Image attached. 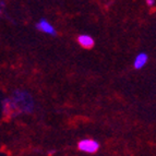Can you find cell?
<instances>
[{"instance_id": "cell-1", "label": "cell", "mask_w": 156, "mask_h": 156, "mask_svg": "<svg viewBox=\"0 0 156 156\" xmlns=\"http://www.w3.org/2000/svg\"><path fill=\"white\" fill-rule=\"evenodd\" d=\"M18 116L24 114H32L35 109V101L30 92L23 89H16L10 96Z\"/></svg>"}, {"instance_id": "cell-2", "label": "cell", "mask_w": 156, "mask_h": 156, "mask_svg": "<svg viewBox=\"0 0 156 156\" xmlns=\"http://www.w3.org/2000/svg\"><path fill=\"white\" fill-rule=\"evenodd\" d=\"M99 142L95 139L84 138L78 142V150L84 154H95L99 151Z\"/></svg>"}, {"instance_id": "cell-3", "label": "cell", "mask_w": 156, "mask_h": 156, "mask_svg": "<svg viewBox=\"0 0 156 156\" xmlns=\"http://www.w3.org/2000/svg\"><path fill=\"white\" fill-rule=\"evenodd\" d=\"M35 27L38 32L45 34V35H48V36H56L57 35V30L54 26V24H51L45 18L39 19L35 24Z\"/></svg>"}, {"instance_id": "cell-4", "label": "cell", "mask_w": 156, "mask_h": 156, "mask_svg": "<svg viewBox=\"0 0 156 156\" xmlns=\"http://www.w3.org/2000/svg\"><path fill=\"white\" fill-rule=\"evenodd\" d=\"M1 112H2V116L7 119H13V118L18 117V114H16L10 96L5 97L1 101Z\"/></svg>"}, {"instance_id": "cell-5", "label": "cell", "mask_w": 156, "mask_h": 156, "mask_svg": "<svg viewBox=\"0 0 156 156\" xmlns=\"http://www.w3.org/2000/svg\"><path fill=\"white\" fill-rule=\"evenodd\" d=\"M76 41H78V44L81 47L85 48V49H91V48L94 47V45H95L94 38L91 35H89V34H80L76 37Z\"/></svg>"}, {"instance_id": "cell-6", "label": "cell", "mask_w": 156, "mask_h": 156, "mask_svg": "<svg viewBox=\"0 0 156 156\" xmlns=\"http://www.w3.org/2000/svg\"><path fill=\"white\" fill-rule=\"evenodd\" d=\"M148 61V55L146 52H139L138 55L135 56L134 60H133V68L135 70H141L146 66Z\"/></svg>"}, {"instance_id": "cell-7", "label": "cell", "mask_w": 156, "mask_h": 156, "mask_svg": "<svg viewBox=\"0 0 156 156\" xmlns=\"http://www.w3.org/2000/svg\"><path fill=\"white\" fill-rule=\"evenodd\" d=\"M5 7H7V3L3 0H0V16H2L5 11Z\"/></svg>"}, {"instance_id": "cell-8", "label": "cell", "mask_w": 156, "mask_h": 156, "mask_svg": "<svg viewBox=\"0 0 156 156\" xmlns=\"http://www.w3.org/2000/svg\"><path fill=\"white\" fill-rule=\"evenodd\" d=\"M145 3H146V5H147L148 8H153V7H155L156 1H155V0H146Z\"/></svg>"}, {"instance_id": "cell-9", "label": "cell", "mask_w": 156, "mask_h": 156, "mask_svg": "<svg viewBox=\"0 0 156 156\" xmlns=\"http://www.w3.org/2000/svg\"><path fill=\"white\" fill-rule=\"evenodd\" d=\"M56 154V150H48L47 151V155L48 156H54Z\"/></svg>"}]
</instances>
